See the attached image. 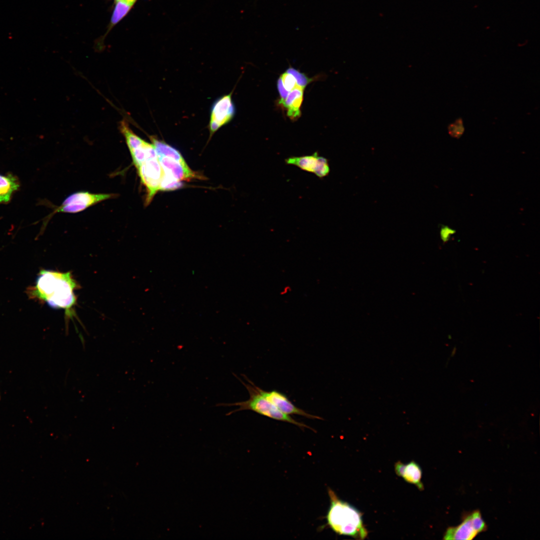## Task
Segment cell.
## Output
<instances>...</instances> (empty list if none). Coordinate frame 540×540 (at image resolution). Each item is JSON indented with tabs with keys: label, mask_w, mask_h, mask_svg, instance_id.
Wrapping results in <instances>:
<instances>
[{
	"label": "cell",
	"mask_w": 540,
	"mask_h": 540,
	"mask_svg": "<svg viewBox=\"0 0 540 540\" xmlns=\"http://www.w3.org/2000/svg\"><path fill=\"white\" fill-rule=\"evenodd\" d=\"M78 288L70 272L42 270L35 285L28 292L29 296L44 301L52 308L64 310L65 316L69 319L75 316L76 298L74 292Z\"/></svg>",
	"instance_id": "1"
},
{
	"label": "cell",
	"mask_w": 540,
	"mask_h": 540,
	"mask_svg": "<svg viewBox=\"0 0 540 540\" xmlns=\"http://www.w3.org/2000/svg\"><path fill=\"white\" fill-rule=\"evenodd\" d=\"M330 506L326 516L327 524L335 532L364 540L368 535L362 514L356 508L340 500L328 488Z\"/></svg>",
	"instance_id": "2"
},
{
	"label": "cell",
	"mask_w": 540,
	"mask_h": 540,
	"mask_svg": "<svg viewBox=\"0 0 540 540\" xmlns=\"http://www.w3.org/2000/svg\"><path fill=\"white\" fill-rule=\"evenodd\" d=\"M233 374L242 383L248 392L250 398L244 401L234 403H219L216 406H236V409L230 411L226 416H230L233 413L240 411L250 410L264 416L270 418L292 424L299 426L300 428H307L313 430L312 428L306 424L296 421L290 416L280 411L272 404L263 396L256 388V386L249 380L246 376L242 375L248 383L243 382L236 375Z\"/></svg>",
	"instance_id": "3"
},
{
	"label": "cell",
	"mask_w": 540,
	"mask_h": 540,
	"mask_svg": "<svg viewBox=\"0 0 540 540\" xmlns=\"http://www.w3.org/2000/svg\"><path fill=\"white\" fill-rule=\"evenodd\" d=\"M141 182L146 190L145 205H148L156 194L160 190V185L163 174L162 168L158 161L156 153L148 156L136 168Z\"/></svg>",
	"instance_id": "4"
},
{
	"label": "cell",
	"mask_w": 540,
	"mask_h": 540,
	"mask_svg": "<svg viewBox=\"0 0 540 540\" xmlns=\"http://www.w3.org/2000/svg\"><path fill=\"white\" fill-rule=\"evenodd\" d=\"M116 194H94L78 192L68 196L48 216L58 212L76 213L104 200L116 198Z\"/></svg>",
	"instance_id": "5"
},
{
	"label": "cell",
	"mask_w": 540,
	"mask_h": 540,
	"mask_svg": "<svg viewBox=\"0 0 540 540\" xmlns=\"http://www.w3.org/2000/svg\"><path fill=\"white\" fill-rule=\"evenodd\" d=\"M486 529L487 526L480 512L476 510L464 516L462 522L458 525L448 528L443 539L471 540Z\"/></svg>",
	"instance_id": "6"
},
{
	"label": "cell",
	"mask_w": 540,
	"mask_h": 540,
	"mask_svg": "<svg viewBox=\"0 0 540 540\" xmlns=\"http://www.w3.org/2000/svg\"><path fill=\"white\" fill-rule=\"evenodd\" d=\"M236 109L232 98V93L222 96L212 104L208 124L210 137L220 128L230 122L234 118Z\"/></svg>",
	"instance_id": "7"
},
{
	"label": "cell",
	"mask_w": 540,
	"mask_h": 540,
	"mask_svg": "<svg viewBox=\"0 0 540 540\" xmlns=\"http://www.w3.org/2000/svg\"><path fill=\"white\" fill-rule=\"evenodd\" d=\"M285 162L303 170L314 173L319 178L328 176L330 171L328 160L319 156L317 152L312 155L290 157L286 159Z\"/></svg>",
	"instance_id": "8"
},
{
	"label": "cell",
	"mask_w": 540,
	"mask_h": 540,
	"mask_svg": "<svg viewBox=\"0 0 540 540\" xmlns=\"http://www.w3.org/2000/svg\"><path fill=\"white\" fill-rule=\"evenodd\" d=\"M260 393L272 404L280 411L287 415L296 414L310 419L323 420L321 417L310 414L294 406L284 394L276 390L266 391L256 386Z\"/></svg>",
	"instance_id": "9"
},
{
	"label": "cell",
	"mask_w": 540,
	"mask_h": 540,
	"mask_svg": "<svg viewBox=\"0 0 540 540\" xmlns=\"http://www.w3.org/2000/svg\"><path fill=\"white\" fill-rule=\"evenodd\" d=\"M163 170L169 172L180 180H188L199 178L200 176L193 172L186 161L180 162L174 158L157 156Z\"/></svg>",
	"instance_id": "10"
},
{
	"label": "cell",
	"mask_w": 540,
	"mask_h": 540,
	"mask_svg": "<svg viewBox=\"0 0 540 540\" xmlns=\"http://www.w3.org/2000/svg\"><path fill=\"white\" fill-rule=\"evenodd\" d=\"M394 470L396 474L406 482L415 485L420 490H424L422 482V470L414 461L412 460L406 464L398 461L394 464Z\"/></svg>",
	"instance_id": "11"
},
{
	"label": "cell",
	"mask_w": 540,
	"mask_h": 540,
	"mask_svg": "<svg viewBox=\"0 0 540 540\" xmlns=\"http://www.w3.org/2000/svg\"><path fill=\"white\" fill-rule=\"evenodd\" d=\"M304 88L296 85L288 93L286 98L280 103L287 109V114L291 119H296L300 116V107L303 100Z\"/></svg>",
	"instance_id": "12"
},
{
	"label": "cell",
	"mask_w": 540,
	"mask_h": 540,
	"mask_svg": "<svg viewBox=\"0 0 540 540\" xmlns=\"http://www.w3.org/2000/svg\"><path fill=\"white\" fill-rule=\"evenodd\" d=\"M20 186L18 178L12 174H0V204L8 202Z\"/></svg>",
	"instance_id": "13"
},
{
	"label": "cell",
	"mask_w": 540,
	"mask_h": 540,
	"mask_svg": "<svg viewBox=\"0 0 540 540\" xmlns=\"http://www.w3.org/2000/svg\"><path fill=\"white\" fill-rule=\"evenodd\" d=\"M157 156H168L180 162L185 161L183 156L176 148L170 146L163 140H160L154 136H150Z\"/></svg>",
	"instance_id": "14"
},
{
	"label": "cell",
	"mask_w": 540,
	"mask_h": 540,
	"mask_svg": "<svg viewBox=\"0 0 540 540\" xmlns=\"http://www.w3.org/2000/svg\"><path fill=\"white\" fill-rule=\"evenodd\" d=\"M136 1V0H119L116 2L110 22V29L127 14Z\"/></svg>",
	"instance_id": "15"
},
{
	"label": "cell",
	"mask_w": 540,
	"mask_h": 540,
	"mask_svg": "<svg viewBox=\"0 0 540 540\" xmlns=\"http://www.w3.org/2000/svg\"><path fill=\"white\" fill-rule=\"evenodd\" d=\"M182 183L169 172L163 170V174L160 185V190L167 191L181 188Z\"/></svg>",
	"instance_id": "16"
},
{
	"label": "cell",
	"mask_w": 540,
	"mask_h": 540,
	"mask_svg": "<svg viewBox=\"0 0 540 540\" xmlns=\"http://www.w3.org/2000/svg\"><path fill=\"white\" fill-rule=\"evenodd\" d=\"M280 78L284 86L288 92L293 90L297 85L295 78L287 72L282 74Z\"/></svg>",
	"instance_id": "17"
},
{
	"label": "cell",
	"mask_w": 540,
	"mask_h": 540,
	"mask_svg": "<svg viewBox=\"0 0 540 540\" xmlns=\"http://www.w3.org/2000/svg\"><path fill=\"white\" fill-rule=\"evenodd\" d=\"M287 72L294 76L296 80L297 85L304 88L312 80L304 74L292 68H289L287 70Z\"/></svg>",
	"instance_id": "18"
},
{
	"label": "cell",
	"mask_w": 540,
	"mask_h": 540,
	"mask_svg": "<svg viewBox=\"0 0 540 540\" xmlns=\"http://www.w3.org/2000/svg\"><path fill=\"white\" fill-rule=\"evenodd\" d=\"M464 128L461 120H457L450 126L448 131L452 136L460 137L462 134Z\"/></svg>",
	"instance_id": "19"
},
{
	"label": "cell",
	"mask_w": 540,
	"mask_h": 540,
	"mask_svg": "<svg viewBox=\"0 0 540 540\" xmlns=\"http://www.w3.org/2000/svg\"><path fill=\"white\" fill-rule=\"evenodd\" d=\"M278 88L281 98L279 102V103H280L286 98L288 94V91L284 86L280 78L278 81Z\"/></svg>",
	"instance_id": "20"
},
{
	"label": "cell",
	"mask_w": 540,
	"mask_h": 540,
	"mask_svg": "<svg viewBox=\"0 0 540 540\" xmlns=\"http://www.w3.org/2000/svg\"><path fill=\"white\" fill-rule=\"evenodd\" d=\"M452 230L448 228H444L441 230L440 235L442 238L444 242H446L448 240V238L450 234L452 232Z\"/></svg>",
	"instance_id": "21"
},
{
	"label": "cell",
	"mask_w": 540,
	"mask_h": 540,
	"mask_svg": "<svg viewBox=\"0 0 540 540\" xmlns=\"http://www.w3.org/2000/svg\"><path fill=\"white\" fill-rule=\"evenodd\" d=\"M116 0V2H117V1H118V0Z\"/></svg>",
	"instance_id": "22"
}]
</instances>
